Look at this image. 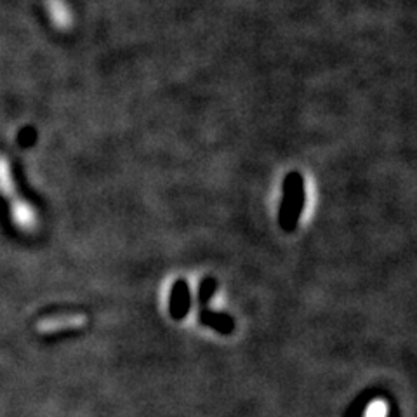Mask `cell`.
Listing matches in <instances>:
<instances>
[{"label": "cell", "mask_w": 417, "mask_h": 417, "mask_svg": "<svg viewBox=\"0 0 417 417\" xmlns=\"http://www.w3.org/2000/svg\"><path fill=\"white\" fill-rule=\"evenodd\" d=\"M0 197L9 205V215L13 224L24 233L33 231L38 226V215L33 205L19 195L14 181L10 162L6 155L0 153Z\"/></svg>", "instance_id": "obj_1"}, {"label": "cell", "mask_w": 417, "mask_h": 417, "mask_svg": "<svg viewBox=\"0 0 417 417\" xmlns=\"http://www.w3.org/2000/svg\"><path fill=\"white\" fill-rule=\"evenodd\" d=\"M174 306H176V308H181V315H183L184 309H186V288H184V285H181V295L179 292H176Z\"/></svg>", "instance_id": "obj_5"}, {"label": "cell", "mask_w": 417, "mask_h": 417, "mask_svg": "<svg viewBox=\"0 0 417 417\" xmlns=\"http://www.w3.org/2000/svg\"><path fill=\"white\" fill-rule=\"evenodd\" d=\"M47 13L54 26H58L59 30H66L72 26V13L65 0H47Z\"/></svg>", "instance_id": "obj_3"}, {"label": "cell", "mask_w": 417, "mask_h": 417, "mask_svg": "<svg viewBox=\"0 0 417 417\" xmlns=\"http://www.w3.org/2000/svg\"><path fill=\"white\" fill-rule=\"evenodd\" d=\"M87 323V316L82 313H59L38 320L37 330L40 334H56L61 330L82 329Z\"/></svg>", "instance_id": "obj_2"}, {"label": "cell", "mask_w": 417, "mask_h": 417, "mask_svg": "<svg viewBox=\"0 0 417 417\" xmlns=\"http://www.w3.org/2000/svg\"><path fill=\"white\" fill-rule=\"evenodd\" d=\"M386 416H388V405H386L384 400H374V402L367 407L363 417H386Z\"/></svg>", "instance_id": "obj_4"}]
</instances>
